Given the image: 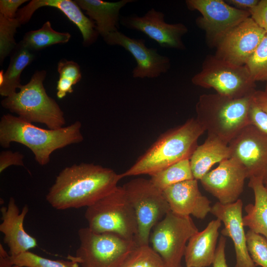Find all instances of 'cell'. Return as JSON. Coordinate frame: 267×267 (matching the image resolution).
Returning <instances> with one entry per match:
<instances>
[{
    "label": "cell",
    "instance_id": "1",
    "mask_svg": "<svg viewBox=\"0 0 267 267\" xmlns=\"http://www.w3.org/2000/svg\"><path fill=\"white\" fill-rule=\"evenodd\" d=\"M122 178L100 165L74 164L59 173L45 199L56 210L87 208L114 190Z\"/></svg>",
    "mask_w": 267,
    "mask_h": 267
},
{
    "label": "cell",
    "instance_id": "2",
    "mask_svg": "<svg viewBox=\"0 0 267 267\" xmlns=\"http://www.w3.org/2000/svg\"><path fill=\"white\" fill-rule=\"evenodd\" d=\"M81 123L77 121L58 129H44L36 126L18 116L4 114L0 121V145L8 148L12 142L27 147L37 163L47 165L56 150L83 140Z\"/></svg>",
    "mask_w": 267,
    "mask_h": 267
},
{
    "label": "cell",
    "instance_id": "3",
    "mask_svg": "<svg viewBox=\"0 0 267 267\" xmlns=\"http://www.w3.org/2000/svg\"><path fill=\"white\" fill-rule=\"evenodd\" d=\"M205 130L196 118L168 130L142 154L136 162L121 174L122 178L151 175L181 160L189 159Z\"/></svg>",
    "mask_w": 267,
    "mask_h": 267
},
{
    "label": "cell",
    "instance_id": "4",
    "mask_svg": "<svg viewBox=\"0 0 267 267\" xmlns=\"http://www.w3.org/2000/svg\"><path fill=\"white\" fill-rule=\"evenodd\" d=\"M252 96L231 98L217 93L203 94L196 104V119L208 135L228 144L250 124L248 112Z\"/></svg>",
    "mask_w": 267,
    "mask_h": 267
},
{
    "label": "cell",
    "instance_id": "5",
    "mask_svg": "<svg viewBox=\"0 0 267 267\" xmlns=\"http://www.w3.org/2000/svg\"><path fill=\"white\" fill-rule=\"evenodd\" d=\"M46 75L45 70L36 71L18 92L5 97L1 104L27 122L44 124L49 129H58L64 127L66 121L63 112L44 87Z\"/></svg>",
    "mask_w": 267,
    "mask_h": 267
},
{
    "label": "cell",
    "instance_id": "6",
    "mask_svg": "<svg viewBox=\"0 0 267 267\" xmlns=\"http://www.w3.org/2000/svg\"><path fill=\"white\" fill-rule=\"evenodd\" d=\"M88 226L96 233L110 232L135 240L138 232L135 214L123 187L110 193L87 208Z\"/></svg>",
    "mask_w": 267,
    "mask_h": 267
},
{
    "label": "cell",
    "instance_id": "7",
    "mask_svg": "<svg viewBox=\"0 0 267 267\" xmlns=\"http://www.w3.org/2000/svg\"><path fill=\"white\" fill-rule=\"evenodd\" d=\"M80 245L72 260L82 267H121L137 245L129 240L110 232L96 233L89 227L79 229Z\"/></svg>",
    "mask_w": 267,
    "mask_h": 267
},
{
    "label": "cell",
    "instance_id": "8",
    "mask_svg": "<svg viewBox=\"0 0 267 267\" xmlns=\"http://www.w3.org/2000/svg\"><path fill=\"white\" fill-rule=\"evenodd\" d=\"M191 82L231 98L252 96L257 90L256 82L245 65L232 64L215 55L206 58L201 70L192 78Z\"/></svg>",
    "mask_w": 267,
    "mask_h": 267
},
{
    "label": "cell",
    "instance_id": "9",
    "mask_svg": "<svg viewBox=\"0 0 267 267\" xmlns=\"http://www.w3.org/2000/svg\"><path fill=\"white\" fill-rule=\"evenodd\" d=\"M123 187L134 209L138 232L135 238L137 245L149 244L152 228L171 211L162 191L156 188L150 179H133Z\"/></svg>",
    "mask_w": 267,
    "mask_h": 267
},
{
    "label": "cell",
    "instance_id": "10",
    "mask_svg": "<svg viewBox=\"0 0 267 267\" xmlns=\"http://www.w3.org/2000/svg\"><path fill=\"white\" fill-rule=\"evenodd\" d=\"M198 231L190 216L170 211L154 226L150 242L167 267H182L187 242Z\"/></svg>",
    "mask_w": 267,
    "mask_h": 267
},
{
    "label": "cell",
    "instance_id": "11",
    "mask_svg": "<svg viewBox=\"0 0 267 267\" xmlns=\"http://www.w3.org/2000/svg\"><path fill=\"white\" fill-rule=\"evenodd\" d=\"M190 10H197L201 16L197 25L205 31L208 42L215 46L233 28L250 17L249 10L235 8L222 0H186Z\"/></svg>",
    "mask_w": 267,
    "mask_h": 267
},
{
    "label": "cell",
    "instance_id": "12",
    "mask_svg": "<svg viewBox=\"0 0 267 267\" xmlns=\"http://www.w3.org/2000/svg\"><path fill=\"white\" fill-rule=\"evenodd\" d=\"M165 17L163 12L152 8L141 16L136 14L121 15L120 23L128 29L143 33L161 47L185 49L182 38L188 28L181 23H167Z\"/></svg>",
    "mask_w": 267,
    "mask_h": 267
},
{
    "label": "cell",
    "instance_id": "13",
    "mask_svg": "<svg viewBox=\"0 0 267 267\" xmlns=\"http://www.w3.org/2000/svg\"><path fill=\"white\" fill-rule=\"evenodd\" d=\"M230 157L245 168L248 178L267 176V134L249 124L229 142Z\"/></svg>",
    "mask_w": 267,
    "mask_h": 267
},
{
    "label": "cell",
    "instance_id": "14",
    "mask_svg": "<svg viewBox=\"0 0 267 267\" xmlns=\"http://www.w3.org/2000/svg\"><path fill=\"white\" fill-rule=\"evenodd\" d=\"M250 17L229 31L217 43L215 55L238 65H245L266 33Z\"/></svg>",
    "mask_w": 267,
    "mask_h": 267
},
{
    "label": "cell",
    "instance_id": "15",
    "mask_svg": "<svg viewBox=\"0 0 267 267\" xmlns=\"http://www.w3.org/2000/svg\"><path fill=\"white\" fill-rule=\"evenodd\" d=\"M103 40L107 44L121 46L132 55L136 63L132 71L134 78H157L171 68L169 57L159 54L156 48L147 47L143 39L131 38L117 31Z\"/></svg>",
    "mask_w": 267,
    "mask_h": 267
},
{
    "label": "cell",
    "instance_id": "16",
    "mask_svg": "<svg viewBox=\"0 0 267 267\" xmlns=\"http://www.w3.org/2000/svg\"><path fill=\"white\" fill-rule=\"evenodd\" d=\"M247 178L244 167L236 159L230 157L221 162L200 180L204 188L219 202L227 204L239 199Z\"/></svg>",
    "mask_w": 267,
    "mask_h": 267
},
{
    "label": "cell",
    "instance_id": "17",
    "mask_svg": "<svg viewBox=\"0 0 267 267\" xmlns=\"http://www.w3.org/2000/svg\"><path fill=\"white\" fill-rule=\"evenodd\" d=\"M242 207L240 199L227 204L217 202L212 206L210 213L223 222L222 235L230 237L233 242L236 256L235 267H256L247 250Z\"/></svg>",
    "mask_w": 267,
    "mask_h": 267
},
{
    "label": "cell",
    "instance_id": "18",
    "mask_svg": "<svg viewBox=\"0 0 267 267\" xmlns=\"http://www.w3.org/2000/svg\"><path fill=\"white\" fill-rule=\"evenodd\" d=\"M162 192L171 211L176 214L203 219L211 212V201L200 192L195 178L174 184Z\"/></svg>",
    "mask_w": 267,
    "mask_h": 267
},
{
    "label": "cell",
    "instance_id": "19",
    "mask_svg": "<svg viewBox=\"0 0 267 267\" xmlns=\"http://www.w3.org/2000/svg\"><path fill=\"white\" fill-rule=\"evenodd\" d=\"M28 211V206L25 205L20 212L12 197L9 198L7 207L0 208V231L4 235L3 241L11 256L28 251L38 245L36 239L24 228V221Z\"/></svg>",
    "mask_w": 267,
    "mask_h": 267
},
{
    "label": "cell",
    "instance_id": "20",
    "mask_svg": "<svg viewBox=\"0 0 267 267\" xmlns=\"http://www.w3.org/2000/svg\"><path fill=\"white\" fill-rule=\"evenodd\" d=\"M43 6L57 8L61 11L79 29L85 45H90L97 39L99 34L93 21L86 16L74 0H33L19 9L16 18L21 24L28 22L36 10Z\"/></svg>",
    "mask_w": 267,
    "mask_h": 267
},
{
    "label": "cell",
    "instance_id": "21",
    "mask_svg": "<svg viewBox=\"0 0 267 267\" xmlns=\"http://www.w3.org/2000/svg\"><path fill=\"white\" fill-rule=\"evenodd\" d=\"M221 225L219 219L212 220L204 230L191 236L184 255L186 267H207L213 264Z\"/></svg>",
    "mask_w": 267,
    "mask_h": 267
},
{
    "label": "cell",
    "instance_id": "22",
    "mask_svg": "<svg viewBox=\"0 0 267 267\" xmlns=\"http://www.w3.org/2000/svg\"><path fill=\"white\" fill-rule=\"evenodd\" d=\"M74 1L94 22L99 35L104 38L110 33L119 31L121 9L127 4L136 0H121L117 2L100 0Z\"/></svg>",
    "mask_w": 267,
    "mask_h": 267
},
{
    "label": "cell",
    "instance_id": "23",
    "mask_svg": "<svg viewBox=\"0 0 267 267\" xmlns=\"http://www.w3.org/2000/svg\"><path fill=\"white\" fill-rule=\"evenodd\" d=\"M230 157L228 144L216 136L208 135L204 143L197 146L189 159L194 178L200 180L213 165Z\"/></svg>",
    "mask_w": 267,
    "mask_h": 267
},
{
    "label": "cell",
    "instance_id": "24",
    "mask_svg": "<svg viewBox=\"0 0 267 267\" xmlns=\"http://www.w3.org/2000/svg\"><path fill=\"white\" fill-rule=\"evenodd\" d=\"M265 177H252L248 186L253 191L255 203L245 207L247 214L243 217L244 226L267 239V189L264 185Z\"/></svg>",
    "mask_w": 267,
    "mask_h": 267
},
{
    "label": "cell",
    "instance_id": "25",
    "mask_svg": "<svg viewBox=\"0 0 267 267\" xmlns=\"http://www.w3.org/2000/svg\"><path fill=\"white\" fill-rule=\"evenodd\" d=\"M31 50L20 43L10 58L8 67L4 73L3 81L0 84V94L7 97L16 92L22 86L20 76L23 70L33 60L35 56Z\"/></svg>",
    "mask_w": 267,
    "mask_h": 267
},
{
    "label": "cell",
    "instance_id": "26",
    "mask_svg": "<svg viewBox=\"0 0 267 267\" xmlns=\"http://www.w3.org/2000/svg\"><path fill=\"white\" fill-rule=\"evenodd\" d=\"M70 38V33L55 31L50 22L46 21L40 29L26 33L20 43L31 51L38 50L53 44L66 43Z\"/></svg>",
    "mask_w": 267,
    "mask_h": 267
},
{
    "label": "cell",
    "instance_id": "27",
    "mask_svg": "<svg viewBox=\"0 0 267 267\" xmlns=\"http://www.w3.org/2000/svg\"><path fill=\"white\" fill-rule=\"evenodd\" d=\"M150 176L152 183L161 191L174 184L194 178L189 159L177 162Z\"/></svg>",
    "mask_w": 267,
    "mask_h": 267
},
{
    "label": "cell",
    "instance_id": "28",
    "mask_svg": "<svg viewBox=\"0 0 267 267\" xmlns=\"http://www.w3.org/2000/svg\"><path fill=\"white\" fill-rule=\"evenodd\" d=\"M57 71L59 78L57 83L56 95L58 98L62 99L68 93L73 91V86L81 80L82 73L77 63L66 59L58 63Z\"/></svg>",
    "mask_w": 267,
    "mask_h": 267
},
{
    "label": "cell",
    "instance_id": "29",
    "mask_svg": "<svg viewBox=\"0 0 267 267\" xmlns=\"http://www.w3.org/2000/svg\"><path fill=\"white\" fill-rule=\"evenodd\" d=\"M121 267H167L161 256L149 244L137 245Z\"/></svg>",
    "mask_w": 267,
    "mask_h": 267
},
{
    "label": "cell",
    "instance_id": "30",
    "mask_svg": "<svg viewBox=\"0 0 267 267\" xmlns=\"http://www.w3.org/2000/svg\"><path fill=\"white\" fill-rule=\"evenodd\" d=\"M13 266L19 267H79V264L70 260H53L44 258L29 251L16 256H10Z\"/></svg>",
    "mask_w": 267,
    "mask_h": 267
},
{
    "label": "cell",
    "instance_id": "31",
    "mask_svg": "<svg viewBox=\"0 0 267 267\" xmlns=\"http://www.w3.org/2000/svg\"><path fill=\"white\" fill-rule=\"evenodd\" d=\"M245 65L256 82H267V31Z\"/></svg>",
    "mask_w": 267,
    "mask_h": 267
},
{
    "label": "cell",
    "instance_id": "32",
    "mask_svg": "<svg viewBox=\"0 0 267 267\" xmlns=\"http://www.w3.org/2000/svg\"><path fill=\"white\" fill-rule=\"evenodd\" d=\"M21 24L16 18H7L0 14V61L2 62L16 47L14 35Z\"/></svg>",
    "mask_w": 267,
    "mask_h": 267
},
{
    "label": "cell",
    "instance_id": "33",
    "mask_svg": "<svg viewBox=\"0 0 267 267\" xmlns=\"http://www.w3.org/2000/svg\"><path fill=\"white\" fill-rule=\"evenodd\" d=\"M246 238L248 251L256 266L267 267V239L250 229Z\"/></svg>",
    "mask_w": 267,
    "mask_h": 267
},
{
    "label": "cell",
    "instance_id": "34",
    "mask_svg": "<svg viewBox=\"0 0 267 267\" xmlns=\"http://www.w3.org/2000/svg\"><path fill=\"white\" fill-rule=\"evenodd\" d=\"M248 118L250 124L267 134V113L258 106L253 98L249 109Z\"/></svg>",
    "mask_w": 267,
    "mask_h": 267
},
{
    "label": "cell",
    "instance_id": "35",
    "mask_svg": "<svg viewBox=\"0 0 267 267\" xmlns=\"http://www.w3.org/2000/svg\"><path fill=\"white\" fill-rule=\"evenodd\" d=\"M24 155L19 152L2 151L0 153V173L11 166H24Z\"/></svg>",
    "mask_w": 267,
    "mask_h": 267
},
{
    "label": "cell",
    "instance_id": "36",
    "mask_svg": "<svg viewBox=\"0 0 267 267\" xmlns=\"http://www.w3.org/2000/svg\"><path fill=\"white\" fill-rule=\"evenodd\" d=\"M249 11L253 20L267 31V0H259L258 4Z\"/></svg>",
    "mask_w": 267,
    "mask_h": 267
},
{
    "label": "cell",
    "instance_id": "37",
    "mask_svg": "<svg viewBox=\"0 0 267 267\" xmlns=\"http://www.w3.org/2000/svg\"><path fill=\"white\" fill-rule=\"evenodd\" d=\"M26 0H0V14L7 18H15L18 7Z\"/></svg>",
    "mask_w": 267,
    "mask_h": 267
},
{
    "label": "cell",
    "instance_id": "38",
    "mask_svg": "<svg viewBox=\"0 0 267 267\" xmlns=\"http://www.w3.org/2000/svg\"><path fill=\"white\" fill-rule=\"evenodd\" d=\"M225 245L226 238L222 235L220 238L217 247L213 267H227L225 253Z\"/></svg>",
    "mask_w": 267,
    "mask_h": 267
},
{
    "label": "cell",
    "instance_id": "39",
    "mask_svg": "<svg viewBox=\"0 0 267 267\" xmlns=\"http://www.w3.org/2000/svg\"><path fill=\"white\" fill-rule=\"evenodd\" d=\"M252 98L253 101L258 106L267 113V82L265 89L256 90L253 95ZM266 178H267V176Z\"/></svg>",
    "mask_w": 267,
    "mask_h": 267
},
{
    "label": "cell",
    "instance_id": "40",
    "mask_svg": "<svg viewBox=\"0 0 267 267\" xmlns=\"http://www.w3.org/2000/svg\"><path fill=\"white\" fill-rule=\"evenodd\" d=\"M229 5L241 10H249L255 6L259 0H228L225 1Z\"/></svg>",
    "mask_w": 267,
    "mask_h": 267
},
{
    "label": "cell",
    "instance_id": "41",
    "mask_svg": "<svg viewBox=\"0 0 267 267\" xmlns=\"http://www.w3.org/2000/svg\"><path fill=\"white\" fill-rule=\"evenodd\" d=\"M0 267H13L11 262L10 255L0 244Z\"/></svg>",
    "mask_w": 267,
    "mask_h": 267
},
{
    "label": "cell",
    "instance_id": "42",
    "mask_svg": "<svg viewBox=\"0 0 267 267\" xmlns=\"http://www.w3.org/2000/svg\"><path fill=\"white\" fill-rule=\"evenodd\" d=\"M264 185L266 189H267V178H264Z\"/></svg>",
    "mask_w": 267,
    "mask_h": 267
},
{
    "label": "cell",
    "instance_id": "43",
    "mask_svg": "<svg viewBox=\"0 0 267 267\" xmlns=\"http://www.w3.org/2000/svg\"><path fill=\"white\" fill-rule=\"evenodd\" d=\"M13 267H19L16 266H13Z\"/></svg>",
    "mask_w": 267,
    "mask_h": 267
}]
</instances>
